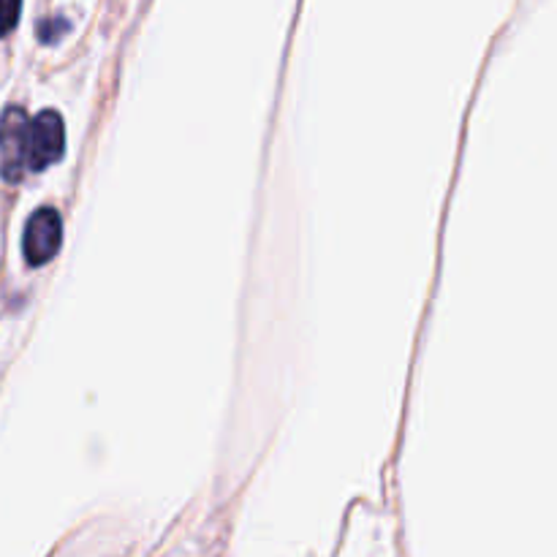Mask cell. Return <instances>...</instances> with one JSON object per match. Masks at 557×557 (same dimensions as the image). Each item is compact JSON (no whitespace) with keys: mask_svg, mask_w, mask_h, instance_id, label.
I'll return each instance as SVG.
<instances>
[{"mask_svg":"<svg viewBox=\"0 0 557 557\" xmlns=\"http://www.w3.org/2000/svg\"><path fill=\"white\" fill-rule=\"evenodd\" d=\"M27 141H30V120L20 107L5 109L0 117V172L5 180H20L27 166Z\"/></svg>","mask_w":557,"mask_h":557,"instance_id":"cell-1","label":"cell"},{"mask_svg":"<svg viewBox=\"0 0 557 557\" xmlns=\"http://www.w3.org/2000/svg\"><path fill=\"white\" fill-rule=\"evenodd\" d=\"M60 243H63V223L52 207L33 212L30 221L25 226V239H22V250H25L27 264L41 267L54 259Z\"/></svg>","mask_w":557,"mask_h":557,"instance_id":"cell-3","label":"cell"},{"mask_svg":"<svg viewBox=\"0 0 557 557\" xmlns=\"http://www.w3.org/2000/svg\"><path fill=\"white\" fill-rule=\"evenodd\" d=\"M65 150V128L63 117L52 109L38 114L30 123V141H27V169L41 172V169L52 166L60 161Z\"/></svg>","mask_w":557,"mask_h":557,"instance_id":"cell-2","label":"cell"},{"mask_svg":"<svg viewBox=\"0 0 557 557\" xmlns=\"http://www.w3.org/2000/svg\"><path fill=\"white\" fill-rule=\"evenodd\" d=\"M22 0H0V36H9L20 22Z\"/></svg>","mask_w":557,"mask_h":557,"instance_id":"cell-4","label":"cell"},{"mask_svg":"<svg viewBox=\"0 0 557 557\" xmlns=\"http://www.w3.org/2000/svg\"><path fill=\"white\" fill-rule=\"evenodd\" d=\"M65 30H69V22L60 20V16H54V20H47L38 25V36H41V41H47V44L58 41L60 33H65Z\"/></svg>","mask_w":557,"mask_h":557,"instance_id":"cell-5","label":"cell"}]
</instances>
